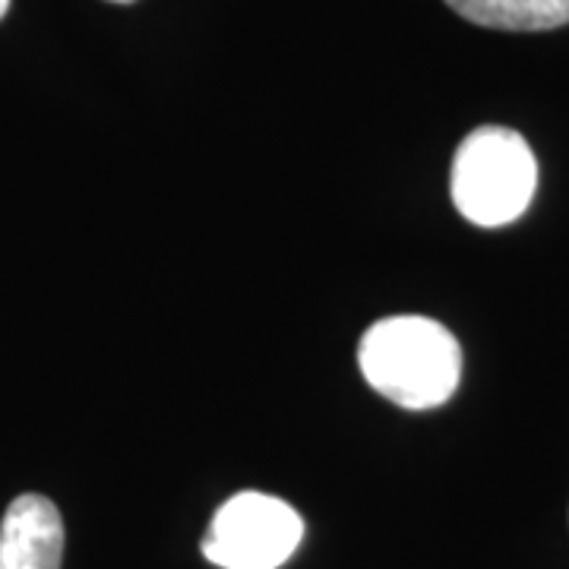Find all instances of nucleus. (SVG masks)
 I'll return each mask as SVG.
<instances>
[{
	"label": "nucleus",
	"instance_id": "obj_3",
	"mask_svg": "<svg viewBox=\"0 0 569 569\" xmlns=\"http://www.w3.org/2000/svg\"><path fill=\"white\" fill-rule=\"evenodd\" d=\"M305 538L298 509L272 493L241 490L216 509L203 557L219 569H279Z\"/></svg>",
	"mask_w": 569,
	"mask_h": 569
},
{
	"label": "nucleus",
	"instance_id": "obj_6",
	"mask_svg": "<svg viewBox=\"0 0 569 569\" xmlns=\"http://www.w3.org/2000/svg\"><path fill=\"white\" fill-rule=\"evenodd\" d=\"M7 10H10V0H0V20L7 17Z\"/></svg>",
	"mask_w": 569,
	"mask_h": 569
},
{
	"label": "nucleus",
	"instance_id": "obj_7",
	"mask_svg": "<svg viewBox=\"0 0 569 569\" xmlns=\"http://www.w3.org/2000/svg\"><path fill=\"white\" fill-rule=\"evenodd\" d=\"M114 3H133V0H114Z\"/></svg>",
	"mask_w": 569,
	"mask_h": 569
},
{
	"label": "nucleus",
	"instance_id": "obj_5",
	"mask_svg": "<svg viewBox=\"0 0 569 569\" xmlns=\"http://www.w3.org/2000/svg\"><path fill=\"white\" fill-rule=\"evenodd\" d=\"M462 20L503 32H548L569 22V0H447Z\"/></svg>",
	"mask_w": 569,
	"mask_h": 569
},
{
	"label": "nucleus",
	"instance_id": "obj_2",
	"mask_svg": "<svg viewBox=\"0 0 569 569\" xmlns=\"http://www.w3.org/2000/svg\"><path fill=\"white\" fill-rule=\"evenodd\" d=\"M538 187V162L522 133L509 127L471 130L452 159V203L471 224L500 228L516 222Z\"/></svg>",
	"mask_w": 569,
	"mask_h": 569
},
{
	"label": "nucleus",
	"instance_id": "obj_4",
	"mask_svg": "<svg viewBox=\"0 0 569 569\" xmlns=\"http://www.w3.org/2000/svg\"><path fill=\"white\" fill-rule=\"evenodd\" d=\"M63 519L41 493L17 497L0 522V569H61Z\"/></svg>",
	"mask_w": 569,
	"mask_h": 569
},
{
	"label": "nucleus",
	"instance_id": "obj_1",
	"mask_svg": "<svg viewBox=\"0 0 569 569\" xmlns=\"http://www.w3.org/2000/svg\"><path fill=\"white\" fill-rule=\"evenodd\" d=\"M358 365L389 402L425 411L447 402L462 377V348L447 326L430 317H387L367 329Z\"/></svg>",
	"mask_w": 569,
	"mask_h": 569
}]
</instances>
